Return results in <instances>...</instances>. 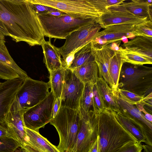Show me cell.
I'll list each match as a JSON object with an SVG mask.
<instances>
[{
    "instance_id": "277c9868",
    "label": "cell",
    "mask_w": 152,
    "mask_h": 152,
    "mask_svg": "<svg viewBox=\"0 0 152 152\" xmlns=\"http://www.w3.org/2000/svg\"><path fill=\"white\" fill-rule=\"evenodd\" d=\"M80 115L78 110L60 106L50 122L56 129L59 137L57 146L60 152H66L73 147L78 131Z\"/></svg>"
},
{
    "instance_id": "52a82bcc",
    "label": "cell",
    "mask_w": 152,
    "mask_h": 152,
    "mask_svg": "<svg viewBox=\"0 0 152 152\" xmlns=\"http://www.w3.org/2000/svg\"><path fill=\"white\" fill-rule=\"evenodd\" d=\"M79 111L80 120L76 140L72 148L66 152H89L97 140V113H87L80 108Z\"/></svg>"
},
{
    "instance_id": "5bb4252c",
    "label": "cell",
    "mask_w": 152,
    "mask_h": 152,
    "mask_svg": "<svg viewBox=\"0 0 152 152\" xmlns=\"http://www.w3.org/2000/svg\"><path fill=\"white\" fill-rule=\"evenodd\" d=\"M24 111L15 96L6 117L4 123L14 135L21 147L25 142L26 132L23 119Z\"/></svg>"
},
{
    "instance_id": "7bdbcfd3",
    "label": "cell",
    "mask_w": 152,
    "mask_h": 152,
    "mask_svg": "<svg viewBox=\"0 0 152 152\" xmlns=\"http://www.w3.org/2000/svg\"><path fill=\"white\" fill-rule=\"evenodd\" d=\"M0 31H1L5 36H9V33L5 26L0 20Z\"/></svg>"
},
{
    "instance_id": "ac0fdd59",
    "label": "cell",
    "mask_w": 152,
    "mask_h": 152,
    "mask_svg": "<svg viewBox=\"0 0 152 152\" xmlns=\"http://www.w3.org/2000/svg\"><path fill=\"white\" fill-rule=\"evenodd\" d=\"M123 46L126 50L152 61V37L136 36Z\"/></svg>"
},
{
    "instance_id": "f546056e",
    "label": "cell",
    "mask_w": 152,
    "mask_h": 152,
    "mask_svg": "<svg viewBox=\"0 0 152 152\" xmlns=\"http://www.w3.org/2000/svg\"><path fill=\"white\" fill-rule=\"evenodd\" d=\"M94 85L91 83L85 84L83 93L80 100L79 108L83 109L87 113L94 111L93 94Z\"/></svg>"
},
{
    "instance_id": "74e56055",
    "label": "cell",
    "mask_w": 152,
    "mask_h": 152,
    "mask_svg": "<svg viewBox=\"0 0 152 152\" xmlns=\"http://www.w3.org/2000/svg\"><path fill=\"white\" fill-rule=\"evenodd\" d=\"M12 138L16 141L14 135L4 123H0V138Z\"/></svg>"
},
{
    "instance_id": "9a60e30c",
    "label": "cell",
    "mask_w": 152,
    "mask_h": 152,
    "mask_svg": "<svg viewBox=\"0 0 152 152\" xmlns=\"http://www.w3.org/2000/svg\"><path fill=\"white\" fill-rule=\"evenodd\" d=\"M134 25L119 24L108 26L97 33L94 37L92 41L100 45L116 42L119 45L123 37H126L131 39L135 37L132 33Z\"/></svg>"
},
{
    "instance_id": "e575fe53",
    "label": "cell",
    "mask_w": 152,
    "mask_h": 152,
    "mask_svg": "<svg viewBox=\"0 0 152 152\" xmlns=\"http://www.w3.org/2000/svg\"><path fill=\"white\" fill-rule=\"evenodd\" d=\"M20 147V144L13 139L0 138V152H15Z\"/></svg>"
},
{
    "instance_id": "4fadbf2b",
    "label": "cell",
    "mask_w": 152,
    "mask_h": 152,
    "mask_svg": "<svg viewBox=\"0 0 152 152\" xmlns=\"http://www.w3.org/2000/svg\"><path fill=\"white\" fill-rule=\"evenodd\" d=\"M117 99L120 112L140 128L145 136L147 145L152 146V123L145 118L136 105L122 98L118 92Z\"/></svg>"
},
{
    "instance_id": "7dc6e473",
    "label": "cell",
    "mask_w": 152,
    "mask_h": 152,
    "mask_svg": "<svg viewBox=\"0 0 152 152\" xmlns=\"http://www.w3.org/2000/svg\"><path fill=\"white\" fill-rule=\"evenodd\" d=\"M128 38L126 37H123L121 39V41H122L124 43L127 42L128 41Z\"/></svg>"
},
{
    "instance_id": "d4e9b609",
    "label": "cell",
    "mask_w": 152,
    "mask_h": 152,
    "mask_svg": "<svg viewBox=\"0 0 152 152\" xmlns=\"http://www.w3.org/2000/svg\"><path fill=\"white\" fill-rule=\"evenodd\" d=\"M94 61L92 53L91 42L75 52L73 60L68 68L72 70Z\"/></svg>"
},
{
    "instance_id": "60d3db41",
    "label": "cell",
    "mask_w": 152,
    "mask_h": 152,
    "mask_svg": "<svg viewBox=\"0 0 152 152\" xmlns=\"http://www.w3.org/2000/svg\"><path fill=\"white\" fill-rule=\"evenodd\" d=\"M61 100L60 98L55 99L53 109L52 118H54L57 114L61 106Z\"/></svg>"
},
{
    "instance_id": "f6af8a7d",
    "label": "cell",
    "mask_w": 152,
    "mask_h": 152,
    "mask_svg": "<svg viewBox=\"0 0 152 152\" xmlns=\"http://www.w3.org/2000/svg\"><path fill=\"white\" fill-rule=\"evenodd\" d=\"M111 48L115 51H117L119 49V45L116 42H113L109 44Z\"/></svg>"
},
{
    "instance_id": "7c38bea8",
    "label": "cell",
    "mask_w": 152,
    "mask_h": 152,
    "mask_svg": "<svg viewBox=\"0 0 152 152\" xmlns=\"http://www.w3.org/2000/svg\"><path fill=\"white\" fill-rule=\"evenodd\" d=\"M149 20L147 17H139L132 14L121 4L111 6L100 16L98 23L101 28L116 24H138Z\"/></svg>"
},
{
    "instance_id": "5b68a950",
    "label": "cell",
    "mask_w": 152,
    "mask_h": 152,
    "mask_svg": "<svg viewBox=\"0 0 152 152\" xmlns=\"http://www.w3.org/2000/svg\"><path fill=\"white\" fill-rule=\"evenodd\" d=\"M118 88L146 96L152 92V67L124 63Z\"/></svg>"
},
{
    "instance_id": "603a6c76",
    "label": "cell",
    "mask_w": 152,
    "mask_h": 152,
    "mask_svg": "<svg viewBox=\"0 0 152 152\" xmlns=\"http://www.w3.org/2000/svg\"><path fill=\"white\" fill-rule=\"evenodd\" d=\"M72 70L84 84L91 83L94 84L99 77L98 67L94 61Z\"/></svg>"
},
{
    "instance_id": "d6986e66",
    "label": "cell",
    "mask_w": 152,
    "mask_h": 152,
    "mask_svg": "<svg viewBox=\"0 0 152 152\" xmlns=\"http://www.w3.org/2000/svg\"><path fill=\"white\" fill-rule=\"evenodd\" d=\"M51 38L45 41L41 45L43 54V62L49 73L62 68L61 54L58 48L53 45Z\"/></svg>"
},
{
    "instance_id": "8d00e7d4",
    "label": "cell",
    "mask_w": 152,
    "mask_h": 152,
    "mask_svg": "<svg viewBox=\"0 0 152 152\" xmlns=\"http://www.w3.org/2000/svg\"><path fill=\"white\" fill-rule=\"evenodd\" d=\"M142 149L141 142H131L124 146L117 152H141Z\"/></svg>"
},
{
    "instance_id": "6da1fadb",
    "label": "cell",
    "mask_w": 152,
    "mask_h": 152,
    "mask_svg": "<svg viewBox=\"0 0 152 152\" xmlns=\"http://www.w3.org/2000/svg\"><path fill=\"white\" fill-rule=\"evenodd\" d=\"M0 20L16 42L33 46L45 41L38 13L27 0H0Z\"/></svg>"
},
{
    "instance_id": "4dcf8cb0",
    "label": "cell",
    "mask_w": 152,
    "mask_h": 152,
    "mask_svg": "<svg viewBox=\"0 0 152 152\" xmlns=\"http://www.w3.org/2000/svg\"><path fill=\"white\" fill-rule=\"evenodd\" d=\"M132 33L135 37L140 36L152 37V21L149 20L141 23L134 25Z\"/></svg>"
},
{
    "instance_id": "f35d334b",
    "label": "cell",
    "mask_w": 152,
    "mask_h": 152,
    "mask_svg": "<svg viewBox=\"0 0 152 152\" xmlns=\"http://www.w3.org/2000/svg\"><path fill=\"white\" fill-rule=\"evenodd\" d=\"M138 110L143 114L145 118L150 122L152 123V115L151 114L148 112L144 107L141 104L136 105Z\"/></svg>"
},
{
    "instance_id": "8992f818",
    "label": "cell",
    "mask_w": 152,
    "mask_h": 152,
    "mask_svg": "<svg viewBox=\"0 0 152 152\" xmlns=\"http://www.w3.org/2000/svg\"><path fill=\"white\" fill-rule=\"evenodd\" d=\"M33 4L42 5L65 14L98 21L101 14L90 0H27Z\"/></svg>"
},
{
    "instance_id": "3957f363",
    "label": "cell",
    "mask_w": 152,
    "mask_h": 152,
    "mask_svg": "<svg viewBox=\"0 0 152 152\" xmlns=\"http://www.w3.org/2000/svg\"><path fill=\"white\" fill-rule=\"evenodd\" d=\"M45 36L56 39H66L73 32L93 22L87 19L66 14L53 15L48 12L38 13Z\"/></svg>"
},
{
    "instance_id": "ba28073f",
    "label": "cell",
    "mask_w": 152,
    "mask_h": 152,
    "mask_svg": "<svg viewBox=\"0 0 152 152\" xmlns=\"http://www.w3.org/2000/svg\"><path fill=\"white\" fill-rule=\"evenodd\" d=\"M50 88L49 82L29 77L24 79L16 95L21 109L25 111L40 102L49 94Z\"/></svg>"
},
{
    "instance_id": "2e32d148",
    "label": "cell",
    "mask_w": 152,
    "mask_h": 152,
    "mask_svg": "<svg viewBox=\"0 0 152 152\" xmlns=\"http://www.w3.org/2000/svg\"><path fill=\"white\" fill-rule=\"evenodd\" d=\"M91 43L92 55L98 66L99 77L103 78L113 90L109 67L111 58L115 51L111 48L110 44L100 45L92 41Z\"/></svg>"
},
{
    "instance_id": "484cf974",
    "label": "cell",
    "mask_w": 152,
    "mask_h": 152,
    "mask_svg": "<svg viewBox=\"0 0 152 152\" xmlns=\"http://www.w3.org/2000/svg\"><path fill=\"white\" fill-rule=\"evenodd\" d=\"M123 63L120 57L115 51L110 60L109 72L113 85V90L116 93L118 92L120 72Z\"/></svg>"
},
{
    "instance_id": "cb8c5ba5",
    "label": "cell",
    "mask_w": 152,
    "mask_h": 152,
    "mask_svg": "<svg viewBox=\"0 0 152 152\" xmlns=\"http://www.w3.org/2000/svg\"><path fill=\"white\" fill-rule=\"evenodd\" d=\"M115 117L122 127L138 142L147 144L144 134L140 128L120 112H115Z\"/></svg>"
},
{
    "instance_id": "bcb514c9",
    "label": "cell",
    "mask_w": 152,
    "mask_h": 152,
    "mask_svg": "<svg viewBox=\"0 0 152 152\" xmlns=\"http://www.w3.org/2000/svg\"><path fill=\"white\" fill-rule=\"evenodd\" d=\"M0 41L4 42H5V36L4 34L0 31Z\"/></svg>"
},
{
    "instance_id": "ffe728a7",
    "label": "cell",
    "mask_w": 152,
    "mask_h": 152,
    "mask_svg": "<svg viewBox=\"0 0 152 152\" xmlns=\"http://www.w3.org/2000/svg\"><path fill=\"white\" fill-rule=\"evenodd\" d=\"M25 129L26 136L24 144L29 145L42 152H60L56 146L41 135L39 132L25 127Z\"/></svg>"
},
{
    "instance_id": "44dd1931",
    "label": "cell",
    "mask_w": 152,
    "mask_h": 152,
    "mask_svg": "<svg viewBox=\"0 0 152 152\" xmlns=\"http://www.w3.org/2000/svg\"><path fill=\"white\" fill-rule=\"evenodd\" d=\"M127 11L135 15L147 17L152 21L151 0H133L121 4Z\"/></svg>"
},
{
    "instance_id": "b9f144b4",
    "label": "cell",
    "mask_w": 152,
    "mask_h": 152,
    "mask_svg": "<svg viewBox=\"0 0 152 152\" xmlns=\"http://www.w3.org/2000/svg\"><path fill=\"white\" fill-rule=\"evenodd\" d=\"M20 152H42L29 145L24 144L20 147Z\"/></svg>"
},
{
    "instance_id": "f1b7e54d",
    "label": "cell",
    "mask_w": 152,
    "mask_h": 152,
    "mask_svg": "<svg viewBox=\"0 0 152 152\" xmlns=\"http://www.w3.org/2000/svg\"><path fill=\"white\" fill-rule=\"evenodd\" d=\"M116 51L124 63L141 65L152 64V61L132 52L126 50L121 46L119 47V50Z\"/></svg>"
},
{
    "instance_id": "ee69618b",
    "label": "cell",
    "mask_w": 152,
    "mask_h": 152,
    "mask_svg": "<svg viewBox=\"0 0 152 152\" xmlns=\"http://www.w3.org/2000/svg\"><path fill=\"white\" fill-rule=\"evenodd\" d=\"M143 152H152V146L148 145H142Z\"/></svg>"
},
{
    "instance_id": "f907efd6",
    "label": "cell",
    "mask_w": 152,
    "mask_h": 152,
    "mask_svg": "<svg viewBox=\"0 0 152 152\" xmlns=\"http://www.w3.org/2000/svg\"><path fill=\"white\" fill-rule=\"evenodd\" d=\"M89 152H90V151Z\"/></svg>"
},
{
    "instance_id": "1f68e13d",
    "label": "cell",
    "mask_w": 152,
    "mask_h": 152,
    "mask_svg": "<svg viewBox=\"0 0 152 152\" xmlns=\"http://www.w3.org/2000/svg\"><path fill=\"white\" fill-rule=\"evenodd\" d=\"M95 8L100 14L104 13L107 9L112 6L120 4L125 0H90Z\"/></svg>"
},
{
    "instance_id": "9c48e42d",
    "label": "cell",
    "mask_w": 152,
    "mask_h": 152,
    "mask_svg": "<svg viewBox=\"0 0 152 152\" xmlns=\"http://www.w3.org/2000/svg\"><path fill=\"white\" fill-rule=\"evenodd\" d=\"M55 98L51 91L43 101L34 106L24 111L23 119L25 126L39 132L52 119Z\"/></svg>"
},
{
    "instance_id": "d6a6232c",
    "label": "cell",
    "mask_w": 152,
    "mask_h": 152,
    "mask_svg": "<svg viewBox=\"0 0 152 152\" xmlns=\"http://www.w3.org/2000/svg\"><path fill=\"white\" fill-rule=\"evenodd\" d=\"M117 91L120 96L128 102L134 105L140 104L144 96L128 91L118 88Z\"/></svg>"
},
{
    "instance_id": "4316f807",
    "label": "cell",
    "mask_w": 152,
    "mask_h": 152,
    "mask_svg": "<svg viewBox=\"0 0 152 152\" xmlns=\"http://www.w3.org/2000/svg\"><path fill=\"white\" fill-rule=\"evenodd\" d=\"M0 62L9 67L19 75L20 77L25 79L29 77L26 72L21 69L10 55L5 43L0 41Z\"/></svg>"
},
{
    "instance_id": "83f0119b",
    "label": "cell",
    "mask_w": 152,
    "mask_h": 152,
    "mask_svg": "<svg viewBox=\"0 0 152 152\" xmlns=\"http://www.w3.org/2000/svg\"><path fill=\"white\" fill-rule=\"evenodd\" d=\"M66 68L62 67L50 73L49 82L51 91L55 99L61 98Z\"/></svg>"
},
{
    "instance_id": "ab89813d",
    "label": "cell",
    "mask_w": 152,
    "mask_h": 152,
    "mask_svg": "<svg viewBox=\"0 0 152 152\" xmlns=\"http://www.w3.org/2000/svg\"><path fill=\"white\" fill-rule=\"evenodd\" d=\"M152 92L150 93L146 96H145L142 100L141 101L140 104L143 107L145 105H147V106L152 109Z\"/></svg>"
},
{
    "instance_id": "7a4b0ae2",
    "label": "cell",
    "mask_w": 152,
    "mask_h": 152,
    "mask_svg": "<svg viewBox=\"0 0 152 152\" xmlns=\"http://www.w3.org/2000/svg\"><path fill=\"white\" fill-rule=\"evenodd\" d=\"M97 114V152H117L130 142H139L120 125L113 110L106 108Z\"/></svg>"
},
{
    "instance_id": "30bf717a",
    "label": "cell",
    "mask_w": 152,
    "mask_h": 152,
    "mask_svg": "<svg viewBox=\"0 0 152 152\" xmlns=\"http://www.w3.org/2000/svg\"><path fill=\"white\" fill-rule=\"evenodd\" d=\"M101 27L97 21L91 23L68 36L64 44L58 49L63 59L92 41Z\"/></svg>"
},
{
    "instance_id": "836d02e7",
    "label": "cell",
    "mask_w": 152,
    "mask_h": 152,
    "mask_svg": "<svg viewBox=\"0 0 152 152\" xmlns=\"http://www.w3.org/2000/svg\"><path fill=\"white\" fill-rule=\"evenodd\" d=\"M94 111L98 113L106 108L102 95L96 85V83L93 87Z\"/></svg>"
},
{
    "instance_id": "8fae6325",
    "label": "cell",
    "mask_w": 152,
    "mask_h": 152,
    "mask_svg": "<svg viewBox=\"0 0 152 152\" xmlns=\"http://www.w3.org/2000/svg\"><path fill=\"white\" fill-rule=\"evenodd\" d=\"M84 85L71 69H66L61 97V106L79 111Z\"/></svg>"
},
{
    "instance_id": "681fc988",
    "label": "cell",
    "mask_w": 152,
    "mask_h": 152,
    "mask_svg": "<svg viewBox=\"0 0 152 152\" xmlns=\"http://www.w3.org/2000/svg\"></svg>"
},
{
    "instance_id": "7402d4cb",
    "label": "cell",
    "mask_w": 152,
    "mask_h": 152,
    "mask_svg": "<svg viewBox=\"0 0 152 152\" xmlns=\"http://www.w3.org/2000/svg\"><path fill=\"white\" fill-rule=\"evenodd\" d=\"M96 84L104 100L106 108H109L115 112H120V108L117 99V93L109 86L102 77H99Z\"/></svg>"
},
{
    "instance_id": "c3c4849f",
    "label": "cell",
    "mask_w": 152,
    "mask_h": 152,
    "mask_svg": "<svg viewBox=\"0 0 152 152\" xmlns=\"http://www.w3.org/2000/svg\"><path fill=\"white\" fill-rule=\"evenodd\" d=\"M2 84V83L0 82V86H1Z\"/></svg>"
},
{
    "instance_id": "d590c367",
    "label": "cell",
    "mask_w": 152,
    "mask_h": 152,
    "mask_svg": "<svg viewBox=\"0 0 152 152\" xmlns=\"http://www.w3.org/2000/svg\"><path fill=\"white\" fill-rule=\"evenodd\" d=\"M20 78L15 71L7 65L0 62V78L6 80Z\"/></svg>"
},
{
    "instance_id": "e0dca14e",
    "label": "cell",
    "mask_w": 152,
    "mask_h": 152,
    "mask_svg": "<svg viewBox=\"0 0 152 152\" xmlns=\"http://www.w3.org/2000/svg\"><path fill=\"white\" fill-rule=\"evenodd\" d=\"M24 79L7 80L0 86V123H4L6 115Z\"/></svg>"
}]
</instances>
